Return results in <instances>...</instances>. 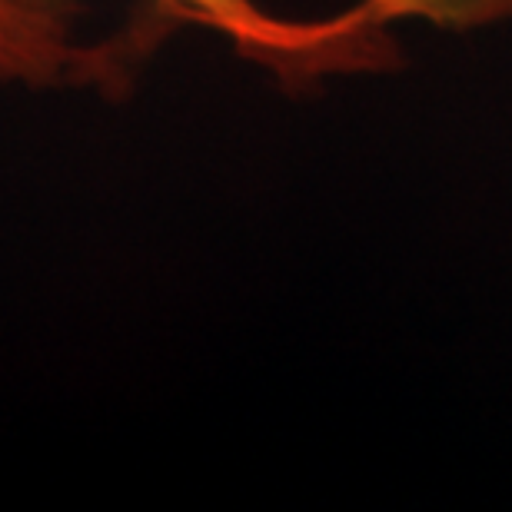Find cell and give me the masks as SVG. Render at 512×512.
I'll return each instance as SVG.
<instances>
[{
    "instance_id": "obj_2",
    "label": "cell",
    "mask_w": 512,
    "mask_h": 512,
    "mask_svg": "<svg viewBox=\"0 0 512 512\" xmlns=\"http://www.w3.org/2000/svg\"><path fill=\"white\" fill-rule=\"evenodd\" d=\"M157 17L104 44H84L67 20L44 17L20 0H0V90L104 87L127 80L133 60L163 37Z\"/></svg>"
},
{
    "instance_id": "obj_1",
    "label": "cell",
    "mask_w": 512,
    "mask_h": 512,
    "mask_svg": "<svg viewBox=\"0 0 512 512\" xmlns=\"http://www.w3.org/2000/svg\"><path fill=\"white\" fill-rule=\"evenodd\" d=\"M20 4L67 24H74L80 10V0H20ZM147 10L167 27L187 24L223 37L240 57L266 67L290 87L396 64L393 40L386 34L389 24L366 7V0L326 20H286L266 14L253 0H147Z\"/></svg>"
},
{
    "instance_id": "obj_3",
    "label": "cell",
    "mask_w": 512,
    "mask_h": 512,
    "mask_svg": "<svg viewBox=\"0 0 512 512\" xmlns=\"http://www.w3.org/2000/svg\"><path fill=\"white\" fill-rule=\"evenodd\" d=\"M383 24L393 20H423L443 30L489 27L512 17V0H366Z\"/></svg>"
}]
</instances>
